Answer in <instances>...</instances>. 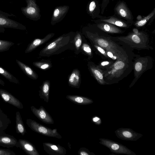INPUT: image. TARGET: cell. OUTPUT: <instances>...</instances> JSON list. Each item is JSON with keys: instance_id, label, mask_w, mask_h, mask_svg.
I'll return each mask as SVG.
<instances>
[{"instance_id": "obj_1", "label": "cell", "mask_w": 155, "mask_h": 155, "mask_svg": "<svg viewBox=\"0 0 155 155\" xmlns=\"http://www.w3.org/2000/svg\"><path fill=\"white\" fill-rule=\"evenodd\" d=\"M86 35L92 43L97 45L105 50L112 51L123 60H133L134 54L126 46L113 40L111 36L98 28L96 24L87 27Z\"/></svg>"}, {"instance_id": "obj_2", "label": "cell", "mask_w": 155, "mask_h": 155, "mask_svg": "<svg viewBox=\"0 0 155 155\" xmlns=\"http://www.w3.org/2000/svg\"><path fill=\"white\" fill-rule=\"evenodd\" d=\"M133 69V60L116 61L108 69L102 71L104 80L107 85L117 83L127 76Z\"/></svg>"}, {"instance_id": "obj_3", "label": "cell", "mask_w": 155, "mask_h": 155, "mask_svg": "<svg viewBox=\"0 0 155 155\" xmlns=\"http://www.w3.org/2000/svg\"><path fill=\"white\" fill-rule=\"evenodd\" d=\"M111 38L114 41L133 49L138 50L153 49L149 44L148 34L143 31H139L137 34L130 33L126 36H111Z\"/></svg>"}, {"instance_id": "obj_4", "label": "cell", "mask_w": 155, "mask_h": 155, "mask_svg": "<svg viewBox=\"0 0 155 155\" xmlns=\"http://www.w3.org/2000/svg\"><path fill=\"white\" fill-rule=\"evenodd\" d=\"M133 69L134 78L129 87L133 86L141 75L147 70L151 69L153 66L152 58L150 56H141L134 54L133 59Z\"/></svg>"}, {"instance_id": "obj_5", "label": "cell", "mask_w": 155, "mask_h": 155, "mask_svg": "<svg viewBox=\"0 0 155 155\" xmlns=\"http://www.w3.org/2000/svg\"><path fill=\"white\" fill-rule=\"evenodd\" d=\"M12 13L0 10V33H4L5 28H11L21 30H25L26 26L15 20L10 18V17H16Z\"/></svg>"}, {"instance_id": "obj_6", "label": "cell", "mask_w": 155, "mask_h": 155, "mask_svg": "<svg viewBox=\"0 0 155 155\" xmlns=\"http://www.w3.org/2000/svg\"><path fill=\"white\" fill-rule=\"evenodd\" d=\"M26 123L31 130L38 134L58 139L62 138L61 135L57 131L56 129L52 130L30 119H27Z\"/></svg>"}, {"instance_id": "obj_7", "label": "cell", "mask_w": 155, "mask_h": 155, "mask_svg": "<svg viewBox=\"0 0 155 155\" xmlns=\"http://www.w3.org/2000/svg\"><path fill=\"white\" fill-rule=\"evenodd\" d=\"M27 5L21 8L22 13L30 20L37 21L41 18L40 9L36 3V0H25Z\"/></svg>"}, {"instance_id": "obj_8", "label": "cell", "mask_w": 155, "mask_h": 155, "mask_svg": "<svg viewBox=\"0 0 155 155\" xmlns=\"http://www.w3.org/2000/svg\"><path fill=\"white\" fill-rule=\"evenodd\" d=\"M99 143L109 148L111 152L118 154L136 155V154L124 145L108 139L101 138Z\"/></svg>"}, {"instance_id": "obj_9", "label": "cell", "mask_w": 155, "mask_h": 155, "mask_svg": "<svg viewBox=\"0 0 155 155\" xmlns=\"http://www.w3.org/2000/svg\"><path fill=\"white\" fill-rule=\"evenodd\" d=\"M115 14L119 17L121 18L130 23L133 22V17L131 12L125 2L121 1L118 2L114 9Z\"/></svg>"}, {"instance_id": "obj_10", "label": "cell", "mask_w": 155, "mask_h": 155, "mask_svg": "<svg viewBox=\"0 0 155 155\" xmlns=\"http://www.w3.org/2000/svg\"><path fill=\"white\" fill-rule=\"evenodd\" d=\"M117 137L124 140L136 141L143 135L128 128H119L115 131Z\"/></svg>"}, {"instance_id": "obj_11", "label": "cell", "mask_w": 155, "mask_h": 155, "mask_svg": "<svg viewBox=\"0 0 155 155\" xmlns=\"http://www.w3.org/2000/svg\"><path fill=\"white\" fill-rule=\"evenodd\" d=\"M30 108L34 115L41 121L46 124L54 123L53 118L43 106H41L39 108H37L31 106Z\"/></svg>"}, {"instance_id": "obj_12", "label": "cell", "mask_w": 155, "mask_h": 155, "mask_svg": "<svg viewBox=\"0 0 155 155\" xmlns=\"http://www.w3.org/2000/svg\"><path fill=\"white\" fill-rule=\"evenodd\" d=\"M69 8V6L67 5L56 7L52 15L51 22V25H53L62 21L68 12Z\"/></svg>"}, {"instance_id": "obj_13", "label": "cell", "mask_w": 155, "mask_h": 155, "mask_svg": "<svg viewBox=\"0 0 155 155\" xmlns=\"http://www.w3.org/2000/svg\"><path fill=\"white\" fill-rule=\"evenodd\" d=\"M86 11L93 19L96 18L99 19H105L108 17L100 15V7L97 0H91L88 3L86 7Z\"/></svg>"}, {"instance_id": "obj_14", "label": "cell", "mask_w": 155, "mask_h": 155, "mask_svg": "<svg viewBox=\"0 0 155 155\" xmlns=\"http://www.w3.org/2000/svg\"><path fill=\"white\" fill-rule=\"evenodd\" d=\"M0 96L5 102L19 109L23 108V105L19 100L7 91L0 88Z\"/></svg>"}, {"instance_id": "obj_15", "label": "cell", "mask_w": 155, "mask_h": 155, "mask_svg": "<svg viewBox=\"0 0 155 155\" xmlns=\"http://www.w3.org/2000/svg\"><path fill=\"white\" fill-rule=\"evenodd\" d=\"M94 21L96 23V25L98 28L107 33L122 34L124 32V31L112 24L99 21L97 20Z\"/></svg>"}, {"instance_id": "obj_16", "label": "cell", "mask_w": 155, "mask_h": 155, "mask_svg": "<svg viewBox=\"0 0 155 155\" xmlns=\"http://www.w3.org/2000/svg\"><path fill=\"white\" fill-rule=\"evenodd\" d=\"M44 150L51 155H64L66 153V150L63 147L58 144L50 143H43Z\"/></svg>"}, {"instance_id": "obj_17", "label": "cell", "mask_w": 155, "mask_h": 155, "mask_svg": "<svg viewBox=\"0 0 155 155\" xmlns=\"http://www.w3.org/2000/svg\"><path fill=\"white\" fill-rule=\"evenodd\" d=\"M0 146L8 148L16 147L20 148L18 140L13 136L5 133L0 134Z\"/></svg>"}, {"instance_id": "obj_18", "label": "cell", "mask_w": 155, "mask_h": 155, "mask_svg": "<svg viewBox=\"0 0 155 155\" xmlns=\"http://www.w3.org/2000/svg\"><path fill=\"white\" fill-rule=\"evenodd\" d=\"M89 68L94 78L98 83L103 85H107L104 79V76L102 70L99 68L93 62H89L88 63Z\"/></svg>"}, {"instance_id": "obj_19", "label": "cell", "mask_w": 155, "mask_h": 155, "mask_svg": "<svg viewBox=\"0 0 155 155\" xmlns=\"http://www.w3.org/2000/svg\"><path fill=\"white\" fill-rule=\"evenodd\" d=\"M18 143L21 149L27 154L29 155H39L35 146L27 140L20 139Z\"/></svg>"}, {"instance_id": "obj_20", "label": "cell", "mask_w": 155, "mask_h": 155, "mask_svg": "<svg viewBox=\"0 0 155 155\" xmlns=\"http://www.w3.org/2000/svg\"><path fill=\"white\" fill-rule=\"evenodd\" d=\"M97 20L108 23L117 27L124 28H129L131 24L126 21L121 20L114 16L108 17V18L105 19H99Z\"/></svg>"}, {"instance_id": "obj_21", "label": "cell", "mask_w": 155, "mask_h": 155, "mask_svg": "<svg viewBox=\"0 0 155 155\" xmlns=\"http://www.w3.org/2000/svg\"><path fill=\"white\" fill-rule=\"evenodd\" d=\"M54 35V33H50L46 36L44 38H37L35 39L27 47L25 51V53H27L31 52L40 45L45 43Z\"/></svg>"}, {"instance_id": "obj_22", "label": "cell", "mask_w": 155, "mask_h": 155, "mask_svg": "<svg viewBox=\"0 0 155 155\" xmlns=\"http://www.w3.org/2000/svg\"><path fill=\"white\" fill-rule=\"evenodd\" d=\"M66 97L71 102L78 105H87L92 104L93 102L91 99L84 97L68 95Z\"/></svg>"}, {"instance_id": "obj_23", "label": "cell", "mask_w": 155, "mask_h": 155, "mask_svg": "<svg viewBox=\"0 0 155 155\" xmlns=\"http://www.w3.org/2000/svg\"><path fill=\"white\" fill-rule=\"evenodd\" d=\"M11 122L10 118L0 108V134L5 133Z\"/></svg>"}, {"instance_id": "obj_24", "label": "cell", "mask_w": 155, "mask_h": 155, "mask_svg": "<svg viewBox=\"0 0 155 155\" xmlns=\"http://www.w3.org/2000/svg\"><path fill=\"white\" fill-rule=\"evenodd\" d=\"M16 61L19 68L28 77L33 79L38 78L37 74L29 66L18 59Z\"/></svg>"}, {"instance_id": "obj_25", "label": "cell", "mask_w": 155, "mask_h": 155, "mask_svg": "<svg viewBox=\"0 0 155 155\" xmlns=\"http://www.w3.org/2000/svg\"><path fill=\"white\" fill-rule=\"evenodd\" d=\"M16 126V133L24 136L26 133V131L21 117L20 112L17 111L15 116Z\"/></svg>"}, {"instance_id": "obj_26", "label": "cell", "mask_w": 155, "mask_h": 155, "mask_svg": "<svg viewBox=\"0 0 155 155\" xmlns=\"http://www.w3.org/2000/svg\"><path fill=\"white\" fill-rule=\"evenodd\" d=\"M50 89V83L48 81H46L43 83L39 91L40 97L47 103L49 101Z\"/></svg>"}, {"instance_id": "obj_27", "label": "cell", "mask_w": 155, "mask_h": 155, "mask_svg": "<svg viewBox=\"0 0 155 155\" xmlns=\"http://www.w3.org/2000/svg\"><path fill=\"white\" fill-rule=\"evenodd\" d=\"M80 79L79 71L77 69H75L73 70L69 77L68 82L71 86L76 87L79 85Z\"/></svg>"}, {"instance_id": "obj_28", "label": "cell", "mask_w": 155, "mask_h": 155, "mask_svg": "<svg viewBox=\"0 0 155 155\" xmlns=\"http://www.w3.org/2000/svg\"><path fill=\"white\" fill-rule=\"evenodd\" d=\"M0 74L12 83L20 84L19 81L13 74L0 66Z\"/></svg>"}, {"instance_id": "obj_29", "label": "cell", "mask_w": 155, "mask_h": 155, "mask_svg": "<svg viewBox=\"0 0 155 155\" xmlns=\"http://www.w3.org/2000/svg\"><path fill=\"white\" fill-rule=\"evenodd\" d=\"M155 15V8L147 15L142 18L140 20L136 21L134 25L137 27H141L145 25L148 21L154 16Z\"/></svg>"}, {"instance_id": "obj_30", "label": "cell", "mask_w": 155, "mask_h": 155, "mask_svg": "<svg viewBox=\"0 0 155 155\" xmlns=\"http://www.w3.org/2000/svg\"><path fill=\"white\" fill-rule=\"evenodd\" d=\"M14 44V43L10 41L0 40V52L8 50Z\"/></svg>"}, {"instance_id": "obj_31", "label": "cell", "mask_w": 155, "mask_h": 155, "mask_svg": "<svg viewBox=\"0 0 155 155\" xmlns=\"http://www.w3.org/2000/svg\"><path fill=\"white\" fill-rule=\"evenodd\" d=\"M114 62L113 61H104L101 62L97 66L102 71L106 70L108 69Z\"/></svg>"}, {"instance_id": "obj_32", "label": "cell", "mask_w": 155, "mask_h": 155, "mask_svg": "<svg viewBox=\"0 0 155 155\" xmlns=\"http://www.w3.org/2000/svg\"><path fill=\"white\" fill-rule=\"evenodd\" d=\"M92 44L94 47L97 51V52L99 54V55H101L102 57H103L104 58L109 59L107 55L106 51L104 49L97 45L92 43Z\"/></svg>"}, {"instance_id": "obj_33", "label": "cell", "mask_w": 155, "mask_h": 155, "mask_svg": "<svg viewBox=\"0 0 155 155\" xmlns=\"http://www.w3.org/2000/svg\"><path fill=\"white\" fill-rule=\"evenodd\" d=\"M34 65L42 70H46L50 67L49 64L46 62H35L33 63Z\"/></svg>"}, {"instance_id": "obj_34", "label": "cell", "mask_w": 155, "mask_h": 155, "mask_svg": "<svg viewBox=\"0 0 155 155\" xmlns=\"http://www.w3.org/2000/svg\"><path fill=\"white\" fill-rule=\"evenodd\" d=\"M63 36L57 38L56 40L52 42L48 45L46 48L44 50L45 51L50 50L55 48L57 45V44L58 43V42H60L63 38Z\"/></svg>"}, {"instance_id": "obj_35", "label": "cell", "mask_w": 155, "mask_h": 155, "mask_svg": "<svg viewBox=\"0 0 155 155\" xmlns=\"http://www.w3.org/2000/svg\"><path fill=\"white\" fill-rule=\"evenodd\" d=\"M75 44L77 49H79L82 44L81 35L79 32L77 33L75 37Z\"/></svg>"}, {"instance_id": "obj_36", "label": "cell", "mask_w": 155, "mask_h": 155, "mask_svg": "<svg viewBox=\"0 0 155 155\" xmlns=\"http://www.w3.org/2000/svg\"><path fill=\"white\" fill-rule=\"evenodd\" d=\"M107 57L109 59H111L113 61H124L115 54L112 51L106 50Z\"/></svg>"}, {"instance_id": "obj_37", "label": "cell", "mask_w": 155, "mask_h": 155, "mask_svg": "<svg viewBox=\"0 0 155 155\" xmlns=\"http://www.w3.org/2000/svg\"><path fill=\"white\" fill-rule=\"evenodd\" d=\"M82 48L83 51L89 56L92 57V49L90 46L87 44L84 43L82 46Z\"/></svg>"}, {"instance_id": "obj_38", "label": "cell", "mask_w": 155, "mask_h": 155, "mask_svg": "<svg viewBox=\"0 0 155 155\" xmlns=\"http://www.w3.org/2000/svg\"><path fill=\"white\" fill-rule=\"evenodd\" d=\"M78 154L80 155H93L95 154L91 152L89 150L84 147L81 148L78 151Z\"/></svg>"}, {"instance_id": "obj_39", "label": "cell", "mask_w": 155, "mask_h": 155, "mask_svg": "<svg viewBox=\"0 0 155 155\" xmlns=\"http://www.w3.org/2000/svg\"><path fill=\"white\" fill-rule=\"evenodd\" d=\"M13 150L9 149L0 148V155H16Z\"/></svg>"}, {"instance_id": "obj_40", "label": "cell", "mask_w": 155, "mask_h": 155, "mask_svg": "<svg viewBox=\"0 0 155 155\" xmlns=\"http://www.w3.org/2000/svg\"><path fill=\"white\" fill-rule=\"evenodd\" d=\"M110 0H102L101 5V13L103 14L104 10L109 2Z\"/></svg>"}, {"instance_id": "obj_41", "label": "cell", "mask_w": 155, "mask_h": 155, "mask_svg": "<svg viewBox=\"0 0 155 155\" xmlns=\"http://www.w3.org/2000/svg\"><path fill=\"white\" fill-rule=\"evenodd\" d=\"M92 121L95 124H99L101 123L100 118L97 117H94L92 118Z\"/></svg>"}, {"instance_id": "obj_42", "label": "cell", "mask_w": 155, "mask_h": 155, "mask_svg": "<svg viewBox=\"0 0 155 155\" xmlns=\"http://www.w3.org/2000/svg\"><path fill=\"white\" fill-rule=\"evenodd\" d=\"M133 32L135 34H137L139 32L137 28H134L133 30Z\"/></svg>"}, {"instance_id": "obj_43", "label": "cell", "mask_w": 155, "mask_h": 155, "mask_svg": "<svg viewBox=\"0 0 155 155\" xmlns=\"http://www.w3.org/2000/svg\"><path fill=\"white\" fill-rule=\"evenodd\" d=\"M0 85L3 86H4L5 85V83L1 79H0Z\"/></svg>"}, {"instance_id": "obj_44", "label": "cell", "mask_w": 155, "mask_h": 155, "mask_svg": "<svg viewBox=\"0 0 155 155\" xmlns=\"http://www.w3.org/2000/svg\"><path fill=\"white\" fill-rule=\"evenodd\" d=\"M112 1H113V0H112Z\"/></svg>"}]
</instances>
